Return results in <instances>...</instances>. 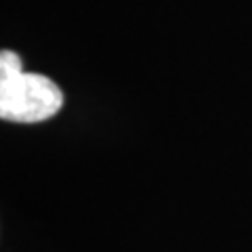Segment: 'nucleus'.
<instances>
[{
	"label": "nucleus",
	"instance_id": "f257e3e1",
	"mask_svg": "<svg viewBox=\"0 0 252 252\" xmlns=\"http://www.w3.org/2000/svg\"><path fill=\"white\" fill-rule=\"evenodd\" d=\"M63 107V93L51 78L21 69V57L0 53V118L17 124H36Z\"/></svg>",
	"mask_w": 252,
	"mask_h": 252
}]
</instances>
